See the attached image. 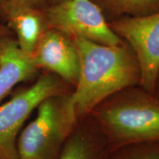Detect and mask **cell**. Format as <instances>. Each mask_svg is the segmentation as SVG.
<instances>
[{
	"label": "cell",
	"instance_id": "14",
	"mask_svg": "<svg viewBox=\"0 0 159 159\" xmlns=\"http://www.w3.org/2000/svg\"><path fill=\"white\" fill-rule=\"evenodd\" d=\"M15 37L14 33L5 22L0 21V48L7 40Z\"/></svg>",
	"mask_w": 159,
	"mask_h": 159
},
{
	"label": "cell",
	"instance_id": "3",
	"mask_svg": "<svg viewBox=\"0 0 159 159\" xmlns=\"http://www.w3.org/2000/svg\"><path fill=\"white\" fill-rule=\"evenodd\" d=\"M72 91L49 97L38 106L36 117L17 139L19 159H57L79 119Z\"/></svg>",
	"mask_w": 159,
	"mask_h": 159
},
{
	"label": "cell",
	"instance_id": "4",
	"mask_svg": "<svg viewBox=\"0 0 159 159\" xmlns=\"http://www.w3.org/2000/svg\"><path fill=\"white\" fill-rule=\"evenodd\" d=\"M41 71L33 85L19 91L8 102L0 105V159H19L18 135L25 121L42 101L74 90L56 75Z\"/></svg>",
	"mask_w": 159,
	"mask_h": 159
},
{
	"label": "cell",
	"instance_id": "5",
	"mask_svg": "<svg viewBox=\"0 0 159 159\" xmlns=\"http://www.w3.org/2000/svg\"><path fill=\"white\" fill-rule=\"evenodd\" d=\"M48 27L71 39L81 38L108 46L124 41L111 30L102 11L91 0H67L45 9Z\"/></svg>",
	"mask_w": 159,
	"mask_h": 159
},
{
	"label": "cell",
	"instance_id": "2",
	"mask_svg": "<svg viewBox=\"0 0 159 159\" xmlns=\"http://www.w3.org/2000/svg\"><path fill=\"white\" fill-rule=\"evenodd\" d=\"M89 115L111 150L130 143L159 141V97L140 85L111 95Z\"/></svg>",
	"mask_w": 159,
	"mask_h": 159
},
{
	"label": "cell",
	"instance_id": "11",
	"mask_svg": "<svg viewBox=\"0 0 159 159\" xmlns=\"http://www.w3.org/2000/svg\"><path fill=\"white\" fill-rule=\"evenodd\" d=\"M107 21L147 16L159 11V0H91Z\"/></svg>",
	"mask_w": 159,
	"mask_h": 159
},
{
	"label": "cell",
	"instance_id": "13",
	"mask_svg": "<svg viewBox=\"0 0 159 159\" xmlns=\"http://www.w3.org/2000/svg\"><path fill=\"white\" fill-rule=\"evenodd\" d=\"M47 6L46 0H10V15L21 9L28 7L45 8Z\"/></svg>",
	"mask_w": 159,
	"mask_h": 159
},
{
	"label": "cell",
	"instance_id": "6",
	"mask_svg": "<svg viewBox=\"0 0 159 159\" xmlns=\"http://www.w3.org/2000/svg\"><path fill=\"white\" fill-rule=\"evenodd\" d=\"M113 31L130 46L141 69V86L152 93L159 69V11L108 21Z\"/></svg>",
	"mask_w": 159,
	"mask_h": 159
},
{
	"label": "cell",
	"instance_id": "9",
	"mask_svg": "<svg viewBox=\"0 0 159 159\" xmlns=\"http://www.w3.org/2000/svg\"><path fill=\"white\" fill-rule=\"evenodd\" d=\"M40 71L31 56L20 49L16 37L7 40L0 48V103L16 85L36 79Z\"/></svg>",
	"mask_w": 159,
	"mask_h": 159
},
{
	"label": "cell",
	"instance_id": "15",
	"mask_svg": "<svg viewBox=\"0 0 159 159\" xmlns=\"http://www.w3.org/2000/svg\"><path fill=\"white\" fill-rule=\"evenodd\" d=\"M10 15V0H0V21L7 22Z\"/></svg>",
	"mask_w": 159,
	"mask_h": 159
},
{
	"label": "cell",
	"instance_id": "10",
	"mask_svg": "<svg viewBox=\"0 0 159 159\" xmlns=\"http://www.w3.org/2000/svg\"><path fill=\"white\" fill-rule=\"evenodd\" d=\"M45 8L28 7L10 15L7 24L14 33L18 45L26 55L32 56L48 27Z\"/></svg>",
	"mask_w": 159,
	"mask_h": 159
},
{
	"label": "cell",
	"instance_id": "12",
	"mask_svg": "<svg viewBox=\"0 0 159 159\" xmlns=\"http://www.w3.org/2000/svg\"><path fill=\"white\" fill-rule=\"evenodd\" d=\"M107 159H159V141L121 145L110 150Z\"/></svg>",
	"mask_w": 159,
	"mask_h": 159
},
{
	"label": "cell",
	"instance_id": "17",
	"mask_svg": "<svg viewBox=\"0 0 159 159\" xmlns=\"http://www.w3.org/2000/svg\"><path fill=\"white\" fill-rule=\"evenodd\" d=\"M46 1H47V3L48 5H54L63 2L67 1V0H46Z\"/></svg>",
	"mask_w": 159,
	"mask_h": 159
},
{
	"label": "cell",
	"instance_id": "8",
	"mask_svg": "<svg viewBox=\"0 0 159 159\" xmlns=\"http://www.w3.org/2000/svg\"><path fill=\"white\" fill-rule=\"evenodd\" d=\"M108 141L90 115L79 117L57 159H107Z\"/></svg>",
	"mask_w": 159,
	"mask_h": 159
},
{
	"label": "cell",
	"instance_id": "16",
	"mask_svg": "<svg viewBox=\"0 0 159 159\" xmlns=\"http://www.w3.org/2000/svg\"><path fill=\"white\" fill-rule=\"evenodd\" d=\"M152 93L159 97V69L158 70V72H157L156 80H155V83H154L153 89H152Z\"/></svg>",
	"mask_w": 159,
	"mask_h": 159
},
{
	"label": "cell",
	"instance_id": "1",
	"mask_svg": "<svg viewBox=\"0 0 159 159\" xmlns=\"http://www.w3.org/2000/svg\"><path fill=\"white\" fill-rule=\"evenodd\" d=\"M80 75L71 94L78 117L88 115L97 105L128 87L139 85L141 69L134 51L124 41L108 46L76 38Z\"/></svg>",
	"mask_w": 159,
	"mask_h": 159
},
{
	"label": "cell",
	"instance_id": "7",
	"mask_svg": "<svg viewBox=\"0 0 159 159\" xmlns=\"http://www.w3.org/2000/svg\"><path fill=\"white\" fill-rule=\"evenodd\" d=\"M31 57L40 71L53 73L75 88L80 68V57L74 39L69 35L49 27Z\"/></svg>",
	"mask_w": 159,
	"mask_h": 159
}]
</instances>
